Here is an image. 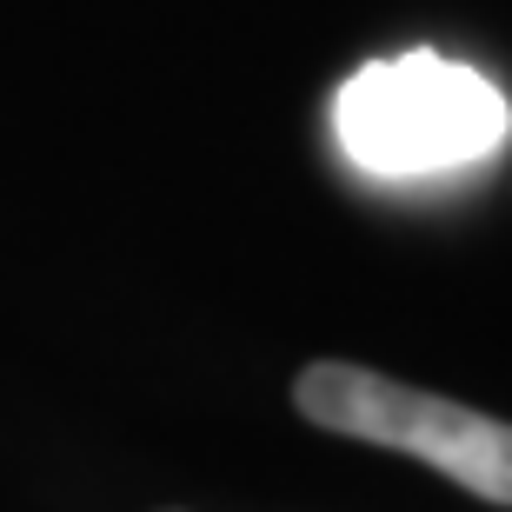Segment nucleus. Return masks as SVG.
Wrapping results in <instances>:
<instances>
[{"label": "nucleus", "mask_w": 512, "mask_h": 512, "mask_svg": "<svg viewBox=\"0 0 512 512\" xmlns=\"http://www.w3.org/2000/svg\"><path fill=\"white\" fill-rule=\"evenodd\" d=\"M333 133L360 173L419 180V173L473 167L506 147L512 107L486 74L419 47V54L366 60L333 94Z\"/></svg>", "instance_id": "nucleus-1"}, {"label": "nucleus", "mask_w": 512, "mask_h": 512, "mask_svg": "<svg viewBox=\"0 0 512 512\" xmlns=\"http://www.w3.org/2000/svg\"><path fill=\"white\" fill-rule=\"evenodd\" d=\"M293 406L326 433L406 453L486 506H512V419H493L466 399L426 393V386L386 380L353 360H313L293 380Z\"/></svg>", "instance_id": "nucleus-2"}]
</instances>
